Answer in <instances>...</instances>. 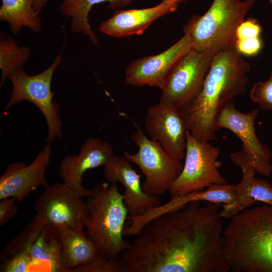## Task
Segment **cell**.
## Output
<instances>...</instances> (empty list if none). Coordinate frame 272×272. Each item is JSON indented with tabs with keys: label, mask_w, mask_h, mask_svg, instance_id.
<instances>
[{
	"label": "cell",
	"mask_w": 272,
	"mask_h": 272,
	"mask_svg": "<svg viewBox=\"0 0 272 272\" xmlns=\"http://www.w3.org/2000/svg\"><path fill=\"white\" fill-rule=\"evenodd\" d=\"M220 204L196 201L152 219L117 258L122 272H228Z\"/></svg>",
	"instance_id": "cell-1"
},
{
	"label": "cell",
	"mask_w": 272,
	"mask_h": 272,
	"mask_svg": "<svg viewBox=\"0 0 272 272\" xmlns=\"http://www.w3.org/2000/svg\"><path fill=\"white\" fill-rule=\"evenodd\" d=\"M250 70V64L236 48L216 53L200 93L179 110L195 139L206 142L216 139L218 116L231 100L246 92Z\"/></svg>",
	"instance_id": "cell-2"
},
{
	"label": "cell",
	"mask_w": 272,
	"mask_h": 272,
	"mask_svg": "<svg viewBox=\"0 0 272 272\" xmlns=\"http://www.w3.org/2000/svg\"><path fill=\"white\" fill-rule=\"evenodd\" d=\"M223 235L224 258L232 272H272V205L232 216Z\"/></svg>",
	"instance_id": "cell-3"
},
{
	"label": "cell",
	"mask_w": 272,
	"mask_h": 272,
	"mask_svg": "<svg viewBox=\"0 0 272 272\" xmlns=\"http://www.w3.org/2000/svg\"><path fill=\"white\" fill-rule=\"evenodd\" d=\"M86 201V234L98 248L101 256L117 259L129 246L124 239L125 223L128 217L123 194L117 183L95 185Z\"/></svg>",
	"instance_id": "cell-4"
},
{
	"label": "cell",
	"mask_w": 272,
	"mask_h": 272,
	"mask_svg": "<svg viewBox=\"0 0 272 272\" xmlns=\"http://www.w3.org/2000/svg\"><path fill=\"white\" fill-rule=\"evenodd\" d=\"M254 0H213L202 15H193L183 32L192 48L216 53L235 48L238 27L252 8Z\"/></svg>",
	"instance_id": "cell-5"
},
{
	"label": "cell",
	"mask_w": 272,
	"mask_h": 272,
	"mask_svg": "<svg viewBox=\"0 0 272 272\" xmlns=\"http://www.w3.org/2000/svg\"><path fill=\"white\" fill-rule=\"evenodd\" d=\"M61 54L57 55L52 64L45 71L35 75H29L23 67L12 72L8 79L13 89L5 111L23 101H28L36 105L44 115L48 127L47 144L56 138L62 137V121L59 115V107L53 101L55 94L51 90V84L56 68L61 63Z\"/></svg>",
	"instance_id": "cell-6"
},
{
	"label": "cell",
	"mask_w": 272,
	"mask_h": 272,
	"mask_svg": "<svg viewBox=\"0 0 272 272\" xmlns=\"http://www.w3.org/2000/svg\"><path fill=\"white\" fill-rule=\"evenodd\" d=\"M138 147L134 154L124 152L123 156L138 166L145 176L142 184L144 192L151 196H160L169 191L183 167L181 161L169 155L157 142L148 138L140 127L131 135Z\"/></svg>",
	"instance_id": "cell-7"
},
{
	"label": "cell",
	"mask_w": 272,
	"mask_h": 272,
	"mask_svg": "<svg viewBox=\"0 0 272 272\" xmlns=\"http://www.w3.org/2000/svg\"><path fill=\"white\" fill-rule=\"evenodd\" d=\"M216 52L192 48L174 65L161 89V105L180 110L200 93Z\"/></svg>",
	"instance_id": "cell-8"
},
{
	"label": "cell",
	"mask_w": 272,
	"mask_h": 272,
	"mask_svg": "<svg viewBox=\"0 0 272 272\" xmlns=\"http://www.w3.org/2000/svg\"><path fill=\"white\" fill-rule=\"evenodd\" d=\"M220 149L209 142L200 141L186 133L185 162L178 178L171 185V198L202 190L212 185L228 183L219 169Z\"/></svg>",
	"instance_id": "cell-9"
},
{
	"label": "cell",
	"mask_w": 272,
	"mask_h": 272,
	"mask_svg": "<svg viewBox=\"0 0 272 272\" xmlns=\"http://www.w3.org/2000/svg\"><path fill=\"white\" fill-rule=\"evenodd\" d=\"M36 214L46 225L54 228L64 226L83 230L88 215L86 202L64 183L49 185L37 198Z\"/></svg>",
	"instance_id": "cell-10"
},
{
	"label": "cell",
	"mask_w": 272,
	"mask_h": 272,
	"mask_svg": "<svg viewBox=\"0 0 272 272\" xmlns=\"http://www.w3.org/2000/svg\"><path fill=\"white\" fill-rule=\"evenodd\" d=\"M258 113V108L248 113L241 112L232 100L221 111L215 129L226 128L234 133L242 142V149L252 159L256 172L269 177L272 173V154L270 149L260 142L256 134L254 124Z\"/></svg>",
	"instance_id": "cell-11"
},
{
	"label": "cell",
	"mask_w": 272,
	"mask_h": 272,
	"mask_svg": "<svg viewBox=\"0 0 272 272\" xmlns=\"http://www.w3.org/2000/svg\"><path fill=\"white\" fill-rule=\"evenodd\" d=\"M192 48L187 34L163 52L137 58L126 67L125 82L134 86H149L161 89L171 70L176 62Z\"/></svg>",
	"instance_id": "cell-12"
},
{
	"label": "cell",
	"mask_w": 272,
	"mask_h": 272,
	"mask_svg": "<svg viewBox=\"0 0 272 272\" xmlns=\"http://www.w3.org/2000/svg\"><path fill=\"white\" fill-rule=\"evenodd\" d=\"M150 139L174 158H185L188 131L179 110L157 103L149 107L145 121Z\"/></svg>",
	"instance_id": "cell-13"
},
{
	"label": "cell",
	"mask_w": 272,
	"mask_h": 272,
	"mask_svg": "<svg viewBox=\"0 0 272 272\" xmlns=\"http://www.w3.org/2000/svg\"><path fill=\"white\" fill-rule=\"evenodd\" d=\"M51 154V148L47 144L29 165L21 162L8 164L0 177V199L14 197L20 202L38 187H48L45 172Z\"/></svg>",
	"instance_id": "cell-14"
},
{
	"label": "cell",
	"mask_w": 272,
	"mask_h": 272,
	"mask_svg": "<svg viewBox=\"0 0 272 272\" xmlns=\"http://www.w3.org/2000/svg\"><path fill=\"white\" fill-rule=\"evenodd\" d=\"M124 156L113 155L103 167L105 179L111 183H120L125 188L123 196L128 217L141 216L161 205L160 196H151L144 192L141 175Z\"/></svg>",
	"instance_id": "cell-15"
},
{
	"label": "cell",
	"mask_w": 272,
	"mask_h": 272,
	"mask_svg": "<svg viewBox=\"0 0 272 272\" xmlns=\"http://www.w3.org/2000/svg\"><path fill=\"white\" fill-rule=\"evenodd\" d=\"M113 155V148L107 141L88 138L77 155H68L61 160L59 174L63 183L71 187L82 197L91 195L92 190L82 185V176L88 170L104 166Z\"/></svg>",
	"instance_id": "cell-16"
},
{
	"label": "cell",
	"mask_w": 272,
	"mask_h": 272,
	"mask_svg": "<svg viewBox=\"0 0 272 272\" xmlns=\"http://www.w3.org/2000/svg\"><path fill=\"white\" fill-rule=\"evenodd\" d=\"M233 163L242 171V178L235 185L236 197L233 203L222 205L221 215L230 218L256 202L272 205V185L264 179H258L254 162L242 149L230 156Z\"/></svg>",
	"instance_id": "cell-17"
},
{
	"label": "cell",
	"mask_w": 272,
	"mask_h": 272,
	"mask_svg": "<svg viewBox=\"0 0 272 272\" xmlns=\"http://www.w3.org/2000/svg\"><path fill=\"white\" fill-rule=\"evenodd\" d=\"M178 5L162 2L149 8L116 10L109 19L99 25L101 32L116 38L142 35L156 20L175 12Z\"/></svg>",
	"instance_id": "cell-18"
},
{
	"label": "cell",
	"mask_w": 272,
	"mask_h": 272,
	"mask_svg": "<svg viewBox=\"0 0 272 272\" xmlns=\"http://www.w3.org/2000/svg\"><path fill=\"white\" fill-rule=\"evenodd\" d=\"M45 224L36 214L22 232L7 243L0 253L1 272L29 271L34 261L30 256L31 247Z\"/></svg>",
	"instance_id": "cell-19"
},
{
	"label": "cell",
	"mask_w": 272,
	"mask_h": 272,
	"mask_svg": "<svg viewBox=\"0 0 272 272\" xmlns=\"http://www.w3.org/2000/svg\"><path fill=\"white\" fill-rule=\"evenodd\" d=\"M236 197L235 185L228 183L212 185L206 189L195 190L184 195L171 198L169 202L154 208L144 215L135 217L136 226L143 228L152 219L165 213L179 209L189 202L200 201L230 205L234 203Z\"/></svg>",
	"instance_id": "cell-20"
},
{
	"label": "cell",
	"mask_w": 272,
	"mask_h": 272,
	"mask_svg": "<svg viewBox=\"0 0 272 272\" xmlns=\"http://www.w3.org/2000/svg\"><path fill=\"white\" fill-rule=\"evenodd\" d=\"M62 244V261L66 272L91 263L101 256L100 252L83 230L62 226L56 228Z\"/></svg>",
	"instance_id": "cell-21"
},
{
	"label": "cell",
	"mask_w": 272,
	"mask_h": 272,
	"mask_svg": "<svg viewBox=\"0 0 272 272\" xmlns=\"http://www.w3.org/2000/svg\"><path fill=\"white\" fill-rule=\"evenodd\" d=\"M133 0H62L59 7L61 15L71 18V31L83 33L92 43L98 46L99 42L89 22V13L92 7L104 2L109 3L108 8L118 10L130 4Z\"/></svg>",
	"instance_id": "cell-22"
},
{
	"label": "cell",
	"mask_w": 272,
	"mask_h": 272,
	"mask_svg": "<svg viewBox=\"0 0 272 272\" xmlns=\"http://www.w3.org/2000/svg\"><path fill=\"white\" fill-rule=\"evenodd\" d=\"M34 0H2L0 21L9 24L10 31L18 34L23 27L38 33L42 24L39 12L33 7Z\"/></svg>",
	"instance_id": "cell-23"
},
{
	"label": "cell",
	"mask_w": 272,
	"mask_h": 272,
	"mask_svg": "<svg viewBox=\"0 0 272 272\" xmlns=\"http://www.w3.org/2000/svg\"><path fill=\"white\" fill-rule=\"evenodd\" d=\"M33 261L50 265L55 271L66 272L62 261V244L56 228L45 224L33 243L30 251Z\"/></svg>",
	"instance_id": "cell-24"
},
{
	"label": "cell",
	"mask_w": 272,
	"mask_h": 272,
	"mask_svg": "<svg viewBox=\"0 0 272 272\" xmlns=\"http://www.w3.org/2000/svg\"><path fill=\"white\" fill-rule=\"evenodd\" d=\"M30 56V48L19 46L16 40L10 35L1 33L0 36V69L2 78L0 86L5 83L9 75L23 66Z\"/></svg>",
	"instance_id": "cell-25"
},
{
	"label": "cell",
	"mask_w": 272,
	"mask_h": 272,
	"mask_svg": "<svg viewBox=\"0 0 272 272\" xmlns=\"http://www.w3.org/2000/svg\"><path fill=\"white\" fill-rule=\"evenodd\" d=\"M250 97L261 109L272 111V72L267 81L253 84Z\"/></svg>",
	"instance_id": "cell-26"
},
{
	"label": "cell",
	"mask_w": 272,
	"mask_h": 272,
	"mask_svg": "<svg viewBox=\"0 0 272 272\" xmlns=\"http://www.w3.org/2000/svg\"><path fill=\"white\" fill-rule=\"evenodd\" d=\"M70 272H122L117 259L110 260L102 256L90 263L77 267Z\"/></svg>",
	"instance_id": "cell-27"
},
{
	"label": "cell",
	"mask_w": 272,
	"mask_h": 272,
	"mask_svg": "<svg viewBox=\"0 0 272 272\" xmlns=\"http://www.w3.org/2000/svg\"><path fill=\"white\" fill-rule=\"evenodd\" d=\"M262 27L257 20L250 18L243 20L237 28L236 41L260 37Z\"/></svg>",
	"instance_id": "cell-28"
},
{
	"label": "cell",
	"mask_w": 272,
	"mask_h": 272,
	"mask_svg": "<svg viewBox=\"0 0 272 272\" xmlns=\"http://www.w3.org/2000/svg\"><path fill=\"white\" fill-rule=\"evenodd\" d=\"M262 46L261 37L236 41L235 48L241 55H256L261 50Z\"/></svg>",
	"instance_id": "cell-29"
},
{
	"label": "cell",
	"mask_w": 272,
	"mask_h": 272,
	"mask_svg": "<svg viewBox=\"0 0 272 272\" xmlns=\"http://www.w3.org/2000/svg\"><path fill=\"white\" fill-rule=\"evenodd\" d=\"M16 199L6 197L0 199V226L4 225L16 214L18 208L14 204Z\"/></svg>",
	"instance_id": "cell-30"
},
{
	"label": "cell",
	"mask_w": 272,
	"mask_h": 272,
	"mask_svg": "<svg viewBox=\"0 0 272 272\" xmlns=\"http://www.w3.org/2000/svg\"><path fill=\"white\" fill-rule=\"evenodd\" d=\"M49 0H34L33 7L36 11L40 12Z\"/></svg>",
	"instance_id": "cell-31"
},
{
	"label": "cell",
	"mask_w": 272,
	"mask_h": 272,
	"mask_svg": "<svg viewBox=\"0 0 272 272\" xmlns=\"http://www.w3.org/2000/svg\"><path fill=\"white\" fill-rule=\"evenodd\" d=\"M187 0H163L164 2H172L178 5L179 4L186 2Z\"/></svg>",
	"instance_id": "cell-32"
},
{
	"label": "cell",
	"mask_w": 272,
	"mask_h": 272,
	"mask_svg": "<svg viewBox=\"0 0 272 272\" xmlns=\"http://www.w3.org/2000/svg\"><path fill=\"white\" fill-rule=\"evenodd\" d=\"M269 2L272 4V0H268Z\"/></svg>",
	"instance_id": "cell-33"
},
{
	"label": "cell",
	"mask_w": 272,
	"mask_h": 272,
	"mask_svg": "<svg viewBox=\"0 0 272 272\" xmlns=\"http://www.w3.org/2000/svg\"><path fill=\"white\" fill-rule=\"evenodd\" d=\"M271 151H272V146H271Z\"/></svg>",
	"instance_id": "cell-34"
}]
</instances>
